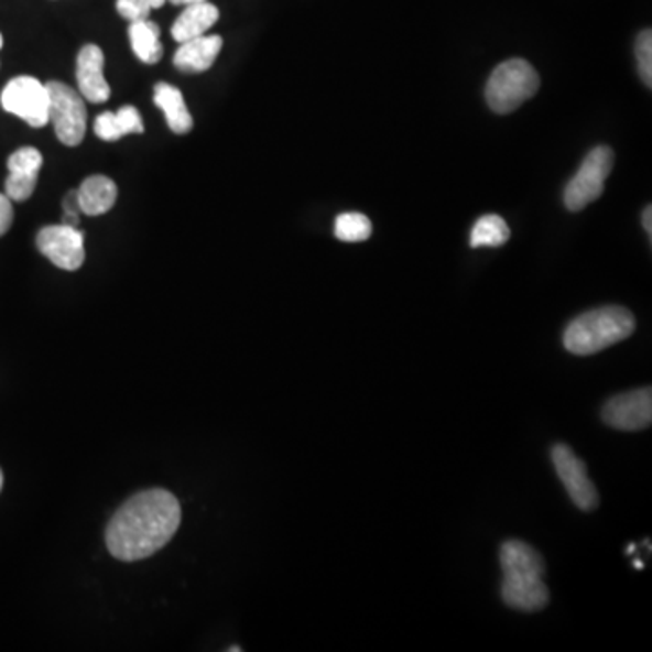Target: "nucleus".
Listing matches in <instances>:
<instances>
[{
	"instance_id": "20",
	"label": "nucleus",
	"mask_w": 652,
	"mask_h": 652,
	"mask_svg": "<svg viewBox=\"0 0 652 652\" xmlns=\"http://www.w3.org/2000/svg\"><path fill=\"white\" fill-rule=\"evenodd\" d=\"M510 227H508V224L500 216H482L475 224L474 230H471L469 244L474 249H480V247H502L506 241L510 240Z\"/></svg>"
},
{
	"instance_id": "13",
	"label": "nucleus",
	"mask_w": 652,
	"mask_h": 652,
	"mask_svg": "<svg viewBox=\"0 0 652 652\" xmlns=\"http://www.w3.org/2000/svg\"><path fill=\"white\" fill-rule=\"evenodd\" d=\"M224 47V39L219 35H202L180 44L174 53V66L187 75H198L213 67L219 52Z\"/></svg>"
},
{
	"instance_id": "25",
	"label": "nucleus",
	"mask_w": 652,
	"mask_h": 652,
	"mask_svg": "<svg viewBox=\"0 0 652 652\" xmlns=\"http://www.w3.org/2000/svg\"><path fill=\"white\" fill-rule=\"evenodd\" d=\"M13 224V207L6 194H0V236H4Z\"/></svg>"
},
{
	"instance_id": "29",
	"label": "nucleus",
	"mask_w": 652,
	"mask_h": 652,
	"mask_svg": "<svg viewBox=\"0 0 652 652\" xmlns=\"http://www.w3.org/2000/svg\"><path fill=\"white\" fill-rule=\"evenodd\" d=\"M634 550H637V547H634V544H631L629 547H627V553H632Z\"/></svg>"
},
{
	"instance_id": "28",
	"label": "nucleus",
	"mask_w": 652,
	"mask_h": 652,
	"mask_svg": "<svg viewBox=\"0 0 652 652\" xmlns=\"http://www.w3.org/2000/svg\"><path fill=\"white\" fill-rule=\"evenodd\" d=\"M634 566H637L638 569H643V567H645V566H643V562H640V561H634Z\"/></svg>"
},
{
	"instance_id": "26",
	"label": "nucleus",
	"mask_w": 652,
	"mask_h": 652,
	"mask_svg": "<svg viewBox=\"0 0 652 652\" xmlns=\"http://www.w3.org/2000/svg\"><path fill=\"white\" fill-rule=\"evenodd\" d=\"M642 224H643V229L648 230V235L651 236L652 235V209H651V205H648V207H645V210H643Z\"/></svg>"
},
{
	"instance_id": "21",
	"label": "nucleus",
	"mask_w": 652,
	"mask_h": 652,
	"mask_svg": "<svg viewBox=\"0 0 652 652\" xmlns=\"http://www.w3.org/2000/svg\"><path fill=\"white\" fill-rule=\"evenodd\" d=\"M337 240L347 241V243H357L365 241L372 236V221L359 213H345L337 216L336 219Z\"/></svg>"
},
{
	"instance_id": "30",
	"label": "nucleus",
	"mask_w": 652,
	"mask_h": 652,
	"mask_svg": "<svg viewBox=\"0 0 652 652\" xmlns=\"http://www.w3.org/2000/svg\"><path fill=\"white\" fill-rule=\"evenodd\" d=\"M2 482H4V477H2V471H0V489H2Z\"/></svg>"
},
{
	"instance_id": "22",
	"label": "nucleus",
	"mask_w": 652,
	"mask_h": 652,
	"mask_svg": "<svg viewBox=\"0 0 652 652\" xmlns=\"http://www.w3.org/2000/svg\"><path fill=\"white\" fill-rule=\"evenodd\" d=\"M167 0H117V10L129 22L145 21L151 11L159 10Z\"/></svg>"
},
{
	"instance_id": "23",
	"label": "nucleus",
	"mask_w": 652,
	"mask_h": 652,
	"mask_svg": "<svg viewBox=\"0 0 652 652\" xmlns=\"http://www.w3.org/2000/svg\"><path fill=\"white\" fill-rule=\"evenodd\" d=\"M638 73L643 84L652 87V33L645 30L637 39Z\"/></svg>"
},
{
	"instance_id": "12",
	"label": "nucleus",
	"mask_w": 652,
	"mask_h": 652,
	"mask_svg": "<svg viewBox=\"0 0 652 652\" xmlns=\"http://www.w3.org/2000/svg\"><path fill=\"white\" fill-rule=\"evenodd\" d=\"M502 598L517 611L535 612L550 604V589L542 576H504Z\"/></svg>"
},
{
	"instance_id": "3",
	"label": "nucleus",
	"mask_w": 652,
	"mask_h": 652,
	"mask_svg": "<svg viewBox=\"0 0 652 652\" xmlns=\"http://www.w3.org/2000/svg\"><path fill=\"white\" fill-rule=\"evenodd\" d=\"M539 87L541 77L535 67L522 58H511L495 67L486 86V100L495 112L510 115L535 97Z\"/></svg>"
},
{
	"instance_id": "5",
	"label": "nucleus",
	"mask_w": 652,
	"mask_h": 652,
	"mask_svg": "<svg viewBox=\"0 0 652 652\" xmlns=\"http://www.w3.org/2000/svg\"><path fill=\"white\" fill-rule=\"evenodd\" d=\"M612 163H615V153L607 145L595 148L587 154L580 169L576 171L564 191V204L567 209L576 213V210L586 209L587 205L600 198L606 187L607 176L611 174Z\"/></svg>"
},
{
	"instance_id": "16",
	"label": "nucleus",
	"mask_w": 652,
	"mask_h": 652,
	"mask_svg": "<svg viewBox=\"0 0 652 652\" xmlns=\"http://www.w3.org/2000/svg\"><path fill=\"white\" fill-rule=\"evenodd\" d=\"M219 19V10L215 4H210L209 0L198 2V4L185 6L182 15L174 21L173 33L174 41L182 44V42L191 41L196 36H202L215 26Z\"/></svg>"
},
{
	"instance_id": "11",
	"label": "nucleus",
	"mask_w": 652,
	"mask_h": 652,
	"mask_svg": "<svg viewBox=\"0 0 652 652\" xmlns=\"http://www.w3.org/2000/svg\"><path fill=\"white\" fill-rule=\"evenodd\" d=\"M42 167V154L35 148H22L8 159V178L6 196L11 202H26L35 193L39 171Z\"/></svg>"
},
{
	"instance_id": "14",
	"label": "nucleus",
	"mask_w": 652,
	"mask_h": 652,
	"mask_svg": "<svg viewBox=\"0 0 652 652\" xmlns=\"http://www.w3.org/2000/svg\"><path fill=\"white\" fill-rule=\"evenodd\" d=\"M500 566L504 576H542L545 562L539 551L522 541H508L500 547Z\"/></svg>"
},
{
	"instance_id": "24",
	"label": "nucleus",
	"mask_w": 652,
	"mask_h": 652,
	"mask_svg": "<svg viewBox=\"0 0 652 652\" xmlns=\"http://www.w3.org/2000/svg\"><path fill=\"white\" fill-rule=\"evenodd\" d=\"M64 207V221L62 224L69 225V227H78L80 224V205H78L77 191H69L66 198L62 202Z\"/></svg>"
},
{
	"instance_id": "19",
	"label": "nucleus",
	"mask_w": 652,
	"mask_h": 652,
	"mask_svg": "<svg viewBox=\"0 0 652 652\" xmlns=\"http://www.w3.org/2000/svg\"><path fill=\"white\" fill-rule=\"evenodd\" d=\"M129 41L134 55L143 64H156L163 56L162 41H160V28L153 21L131 22L129 26Z\"/></svg>"
},
{
	"instance_id": "17",
	"label": "nucleus",
	"mask_w": 652,
	"mask_h": 652,
	"mask_svg": "<svg viewBox=\"0 0 652 652\" xmlns=\"http://www.w3.org/2000/svg\"><path fill=\"white\" fill-rule=\"evenodd\" d=\"M154 104L162 109L167 118V126L173 133L185 134L193 129L194 122L191 117L184 95L178 87L171 86L167 82H160L154 86Z\"/></svg>"
},
{
	"instance_id": "8",
	"label": "nucleus",
	"mask_w": 652,
	"mask_h": 652,
	"mask_svg": "<svg viewBox=\"0 0 652 652\" xmlns=\"http://www.w3.org/2000/svg\"><path fill=\"white\" fill-rule=\"evenodd\" d=\"M601 417L611 428L622 432H640L652 423V390L638 388L632 392L620 393L601 408Z\"/></svg>"
},
{
	"instance_id": "15",
	"label": "nucleus",
	"mask_w": 652,
	"mask_h": 652,
	"mask_svg": "<svg viewBox=\"0 0 652 652\" xmlns=\"http://www.w3.org/2000/svg\"><path fill=\"white\" fill-rule=\"evenodd\" d=\"M77 194L82 215L100 216L109 213L117 204L118 187L108 176L97 174L84 180Z\"/></svg>"
},
{
	"instance_id": "7",
	"label": "nucleus",
	"mask_w": 652,
	"mask_h": 652,
	"mask_svg": "<svg viewBox=\"0 0 652 652\" xmlns=\"http://www.w3.org/2000/svg\"><path fill=\"white\" fill-rule=\"evenodd\" d=\"M36 247L62 271H78L86 260L84 232L69 225H50L36 236Z\"/></svg>"
},
{
	"instance_id": "2",
	"label": "nucleus",
	"mask_w": 652,
	"mask_h": 652,
	"mask_svg": "<svg viewBox=\"0 0 652 652\" xmlns=\"http://www.w3.org/2000/svg\"><path fill=\"white\" fill-rule=\"evenodd\" d=\"M637 328L631 312L623 306H601L570 322L564 332V347L573 356H593L623 341Z\"/></svg>"
},
{
	"instance_id": "9",
	"label": "nucleus",
	"mask_w": 652,
	"mask_h": 652,
	"mask_svg": "<svg viewBox=\"0 0 652 652\" xmlns=\"http://www.w3.org/2000/svg\"><path fill=\"white\" fill-rule=\"evenodd\" d=\"M551 459L555 464L556 475L566 486L576 508H580L582 511L597 510L600 499L597 488L587 475L586 464L582 463L566 444H556L551 452Z\"/></svg>"
},
{
	"instance_id": "18",
	"label": "nucleus",
	"mask_w": 652,
	"mask_h": 652,
	"mask_svg": "<svg viewBox=\"0 0 652 652\" xmlns=\"http://www.w3.org/2000/svg\"><path fill=\"white\" fill-rule=\"evenodd\" d=\"M133 133H143L142 117L133 106H126L117 112H102L95 120V134L106 142H117Z\"/></svg>"
},
{
	"instance_id": "6",
	"label": "nucleus",
	"mask_w": 652,
	"mask_h": 652,
	"mask_svg": "<svg viewBox=\"0 0 652 652\" xmlns=\"http://www.w3.org/2000/svg\"><path fill=\"white\" fill-rule=\"evenodd\" d=\"M4 111L22 118L31 128H44L50 122V95L46 84L35 77H17L8 82L0 95Z\"/></svg>"
},
{
	"instance_id": "31",
	"label": "nucleus",
	"mask_w": 652,
	"mask_h": 652,
	"mask_svg": "<svg viewBox=\"0 0 652 652\" xmlns=\"http://www.w3.org/2000/svg\"><path fill=\"white\" fill-rule=\"evenodd\" d=\"M2 44H4V41H2V35H0V50H2Z\"/></svg>"
},
{
	"instance_id": "27",
	"label": "nucleus",
	"mask_w": 652,
	"mask_h": 652,
	"mask_svg": "<svg viewBox=\"0 0 652 652\" xmlns=\"http://www.w3.org/2000/svg\"><path fill=\"white\" fill-rule=\"evenodd\" d=\"M171 4L174 6H189V4H198V2H205V0H167Z\"/></svg>"
},
{
	"instance_id": "1",
	"label": "nucleus",
	"mask_w": 652,
	"mask_h": 652,
	"mask_svg": "<svg viewBox=\"0 0 652 652\" xmlns=\"http://www.w3.org/2000/svg\"><path fill=\"white\" fill-rule=\"evenodd\" d=\"M182 522V508L165 489L134 495L112 517L106 533L111 555L118 561H143L173 539Z\"/></svg>"
},
{
	"instance_id": "10",
	"label": "nucleus",
	"mask_w": 652,
	"mask_h": 652,
	"mask_svg": "<svg viewBox=\"0 0 652 652\" xmlns=\"http://www.w3.org/2000/svg\"><path fill=\"white\" fill-rule=\"evenodd\" d=\"M104 53L95 44L82 47L77 58L78 93L84 100L91 104L108 102L111 97V87L104 77Z\"/></svg>"
},
{
	"instance_id": "4",
	"label": "nucleus",
	"mask_w": 652,
	"mask_h": 652,
	"mask_svg": "<svg viewBox=\"0 0 652 652\" xmlns=\"http://www.w3.org/2000/svg\"><path fill=\"white\" fill-rule=\"evenodd\" d=\"M50 95V122L56 138L67 148H77L86 137L87 109L84 97L62 82H47Z\"/></svg>"
}]
</instances>
